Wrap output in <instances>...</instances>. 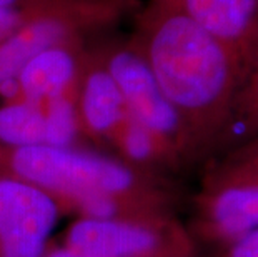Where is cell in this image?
<instances>
[{"label":"cell","instance_id":"cell-1","mask_svg":"<svg viewBox=\"0 0 258 257\" xmlns=\"http://www.w3.org/2000/svg\"><path fill=\"white\" fill-rule=\"evenodd\" d=\"M132 37L185 120L200 159H210L235 122L248 69L233 50L178 9L148 0Z\"/></svg>","mask_w":258,"mask_h":257},{"label":"cell","instance_id":"cell-2","mask_svg":"<svg viewBox=\"0 0 258 257\" xmlns=\"http://www.w3.org/2000/svg\"><path fill=\"white\" fill-rule=\"evenodd\" d=\"M0 176L42 189L60 214L77 219L177 216L172 179L84 145L0 147Z\"/></svg>","mask_w":258,"mask_h":257},{"label":"cell","instance_id":"cell-3","mask_svg":"<svg viewBox=\"0 0 258 257\" xmlns=\"http://www.w3.org/2000/svg\"><path fill=\"white\" fill-rule=\"evenodd\" d=\"M186 229L200 250L258 229V132L210 161L191 197Z\"/></svg>","mask_w":258,"mask_h":257},{"label":"cell","instance_id":"cell-4","mask_svg":"<svg viewBox=\"0 0 258 257\" xmlns=\"http://www.w3.org/2000/svg\"><path fill=\"white\" fill-rule=\"evenodd\" d=\"M140 9V0H27L19 29L0 43V69L7 85L25 60L40 50L87 40Z\"/></svg>","mask_w":258,"mask_h":257},{"label":"cell","instance_id":"cell-5","mask_svg":"<svg viewBox=\"0 0 258 257\" xmlns=\"http://www.w3.org/2000/svg\"><path fill=\"white\" fill-rule=\"evenodd\" d=\"M97 50L117 82L130 116L160 135L180 156L185 167L202 162L185 120L162 90L139 45L132 39L113 40Z\"/></svg>","mask_w":258,"mask_h":257},{"label":"cell","instance_id":"cell-6","mask_svg":"<svg viewBox=\"0 0 258 257\" xmlns=\"http://www.w3.org/2000/svg\"><path fill=\"white\" fill-rule=\"evenodd\" d=\"M62 244L87 257H180L200 250L177 216L75 219Z\"/></svg>","mask_w":258,"mask_h":257},{"label":"cell","instance_id":"cell-7","mask_svg":"<svg viewBox=\"0 0 258 257\" xmlns=\"http://www.w3.org/2000/svg\"><path fill=\"white\" fill-rule=\"evenodd\" d=\"M60 216L42 189L0 176V257H42Z\"/></svg>","mask_w":258,"mask_h":257},{"label":"cell","instance_id":"cell-8","mask_svg":"<svg viewBox=\"0 0 258 257\" xmlns=\"http://www.w3.org/2000/svg\"><path fill=\"white\" fill-rule=\"evenodd\" d=\"M89 50L85 40H70L40 50L25 60L2 92H10L5 97L38 104L75 97Z\"/></svg>","mask_w":258,"mask_h":257},{"label":"cell","instance_id":"cell-9","mask_svg":"<svg viewBox=\"0 0 258 257\" xmlns=\"http://www.w3.org/2000/svg\"><path fill=\"white\" fill-rule=\"evenodd\" d=\"M75 111L82 137L97 145H110L113 134L127 117L122 92L97 47L90 48L75 89Z\"/></svg>","mask_w":258,"mask_h":257},{"label":"cell","instance_id":"cell-10","mask_svg":"<svg viewBox=\"0 0 258 257\" xmlns=\"http://www.w3.org/2000/svg\"><path fill=\"white\" fill-rule=\"evenodd\" d=\"M178 9L251 69L258 48V0H158Z\"/></svg>","mask_w":258,"mask_h":257},{"label":"cell","instance_id":"cell-11","mask_svg":"<svg viewBox=\"0 0 258 257\" xmlns=\"http://www.w3.org/2000/svg\"><path fill=\"white\" fill-rule=\"evenodd\" d=\"M110 145L115 156L145 172L170 177L186 169L180 156L160 135L145 127L127 112V117L113 134Z\"/></svg>","mask_w":258,"mask_h":257},{"label":"cell","instance_id":"cell-12","mask_svg":"<svg viewBox=\"0 0 258 257\" xmlns=\"http://www.w3.org/2000/svg\"><path fill=\"white\" fill-rule=\"evenodd\" d=\"M48 124L45 106L38 102L5 97L0 104V147L47 145Z\"/></svg>","mask_w":258,"mask_h":257},{"label":"cell","instance_id":"cell-13","mask_svg":"<svg viewBox=\"0 0 258 257\" xmlns=\"http://www.w3.org/2000/svg\"><path fill=\"white\" fill-rule=\"evenodd\" d=\"M241 120L250 129V134L258 132V48L251 64L250 74L246 77L243 89L240 92L235 120Z\"/></svg>","mask_w":258,"mask_h":257},{"label":"cell","instance_id":"cell-14","mask_svg":"<svg viewBox=\"0 0 258 257\" xmlns=\"http://www.w3.org/2000/svg\"><path fill=\"white\" fill-rule=\"evenodd\" d=\"M203 257H258V229L222 247L208 250V255Z\"/></svg>","mask_w":258,"mask_h":257},{"label":"cell","instance_id":"cell-15","mask_svg":"<svg viewBox=\"0 0 258 257\" xmlns=\"http://www.w3.org/2000/svg\"><path fill=\"white\" fill-rule=\"evenodd\" d=\"M25 2L27 0L17 5L0 7V43L7 40L19 29V25L25 17Z\"/></svg>","mask_w":258,"mask_h":257},{"label":"cell","instance_id":"cell-16","mask_svg":"<svg viewBox=\"0 0 258 257\" xmlns=\"http://www.w3.org/2000/svg\"><path fill=\"white\" fill-rule=\"evenodd\" d=\"M42 257H87V255L77 252V250L70 249L69 245H65L62 242H52L50 240V244L43 250Z\"/></svg>","mask_w":258,"mask_h":257},{"label":"cell","instance_id":"cell-17","mask_svg":"<svg viewBox=\"0 0 258 257\" xmlns=\"http://www.w3.org/2000/svg\"><path fill=\"white\" fill-rule=\"evenodd\" d=\"M180 257H203V254H202V250H195V252H190V254H185Z\"/></svg>","mask_w":258,"mask_h":257}]
</instances>
